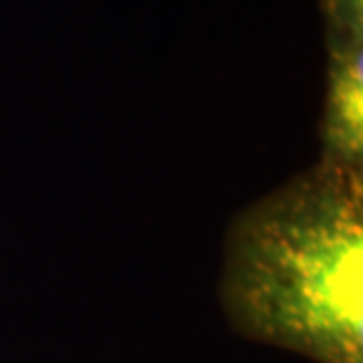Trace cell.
<instances>
[{
    "mask_svg": "<svg viewBox=\"0 0 363 363\" xmlns=\"http://www.w3.org/2000/svg\"><path fill=\"white\" fill-rule=\"evenodd\" d=\"M321 142V161L361 168V43H333Z\"/></svg>",
    "mask_w": 363,
    "mask_h": 363,
    "instance_id": "cell-2",
    "label": "cell"
},
{
    "mask_svg": "<svg viewBox=\"0 0 363 363\" xmlns=\"http://www.w3.org/2000/svg\"><path fill=\"white\" fill-rule=\"evenodd\" d=\"M337 43H361V0H325Z\"/></svg>",
    "mask_w": 363,
    "mask_h": 363,
    "instance_id": "cell-3",
    "label": "cell"
},
{
    "mask_svg": "<svg viewBox=\"0 0 363 363\" xmlns=\"http://www.w3.org/2000/svg\"><path fill=\"white\" fill-rule=\"evenodd\" d=\"M220 304L238 335L314 363H363L361 168L318 161L241 210Z\"/></svg>",
    "mask_w": 363,
    "mask_h": 363,
    "instance_id": "cell-1",
    "label": "cell"
}]
</instances>
